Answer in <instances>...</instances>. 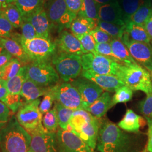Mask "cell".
Returning a JSON list of instances; mask_svg holds the SVG:
<instances>
[{
  "label": "cell",
  "mask_w": 152,
  "mask_h": 152,
  "mask_svg": "<svg viewBox=\"0 0 152 152\" xmlns=\"http://www.w3.org/2000/svg\"><path fill=\"white\" fill-rule=\"evenodd\" d=\"M71 84L76 87L81 99L82 108H87L103 93V90L95 83L80 76L71 81Z\"/></svg>",
  "instance_id": "obj_14"
},
{
  "label": "cell",
  "mask_w": 152,
  "mask_h": 152,
  "mask_svg": "<svg viewBox=\"0 0 152 152\" xmlns=\"http://www.w3.org/2000/svg\"><path fill=\"white\" fill-rule=\"evenodd\" d=\"M112 100V98L110 92H103L100 96L86 109L85 110L90 113L96 118L100 119L106 114L109 109L113 107Z\"/></svg>",
  "instance_id": "obj_21"
},
{
  "label": "cell",
  "mask_w": 152,
  "mask_h": 152,
  "mask_svg": "<svg viewBox=\"0 0 152 152\" xmlns=\"http://www.w3.org/2000/svg\"><path fill=\"white\" fill-rule=\"evenodd\" d=\"M55 101L73 110L83 109L80 95L71 83L64 82L51 87Z\"/></svg>",
  "instance_id": "obj_10"
},
{
  "label": "cell",
  "mask_w": 152,
  "mask_h": 152,
  "mask_svg": "<svg viewBox=\"0 0 152 152\" xmlns=\"http://www.w3.org/2000/svg\"><path fill=\"white\" fill-rule=\"evenodd\" d=\"M55 44L61 52L80 56L86 54L78 38L73 33L66 31L61 32Z\"/></svg>",
  "instance_id": "obj_17"
},
{
  "label": "cell",
  "mask_w": 152,
  "mask_h": 152,
  "mask_svg": "<svg viewBox=\"0 0 152 152\" xmlns=\"http://www.w3.org/2000/svg\"><path fill=\"white\" fill-rule=\"evenodd\" d=\"M31 136L19 123L15 115L0 130L1 152H28Z\"/></svg>",
  "instance_id": "obj_2"
},
{
  "label": "cell",
  "mask_w": 152,
  "mask_h": 152,
  "mask_svg": "<svg viewBox=\"0 0 152 152\" xmlns=\"http://www.w3.org/2000/svg\"><path fill=\"white\" fill-rule=\"evenodd\" d=\"M138 107L147 122H152V93L147 94L146 98L139 103Z\"/></svg>",
  "instance_id": "obj_39"
},
{
  "label": "cell",
  "mask_w": 152,
  "mask_h": 152,
  "mask_svg": "<svg viewBox=\"0 0 152 152\" xmlns=\"http://www.w3.org/2000/svg\"><path fill=\"white\" fill-rule=\"evenodd\" d=\"M98 5H104V4H106L109 2H113L115 0H94Z\"/></svg>",
  "instance_id": "obj_54"
},
{
  "label": "cell",
  "mask_w": 152,
  "mask_h": 152,
  "mask_svg": "<svg viewBox=\"0 0 152 152\" xmlns=\"http://www.w3.org/2000/svg\"><path fill=\"white\" fill-rule=\"evenodd\" d=\"M98 19L103 22L126 26L122 10L117 0L104 5H98Z\"/></svg>",
  "instance_id": "obj_15"
},
{
  "label": "cell",
  "mask_w": 152,
  "mask_h": 152,
  "mask_svg": "<svg viewBox=\"0 0 152 152\" xmlns=\"http://www.w3.org/2000/svg\"><path fill=\"white\" fill-rule=\"evenodd\" d=\"M98 4L94 0H82L81 9L77 16L90 18L98 22Z\"/></svg>",
  "instance_id": "obj_33"
},
{
  "label": "cell",
  "mask_w": 152,
  "mask_h": 152,
  "mask_svg": "<svg viewBox=\"0 0 152 152\" xmlns=\"http://www.w3.org/2000/svg\"><path fill=\"white\" fill-rule=\"evenodd\" d=\"M23 20L29 22L32 25L38 37L50 39L51 25L44 6Z\"/></svg>",
  "instance_id": "obj_18"
},
{
  "label": "cell",
  "mask_w": 152,
  "mask_h": 152,
  "mask_svg": "<svg viewBox=\"0 0 152 152\" xmlns=\"http://www.w3.org/2000/svg\"><path fill=\"white\" fill-rule=\"evenodd\" d=\"M27 78V67L26 65H23L16 76L6 81L9 93L20 94L23 85Z\"/></svg>",
  "instance_id": "obj_28"
},
{
  "label": "cell",
  "mask_w": 152,
  "mask_h": 152,
  "mask_svg": "<svg viewBox=\"0 0 152 152\" xmlns=\"http://www.w3.org/2000/svg\"><path fill=\"white\" fill-rule=\"evenodd\" d=\"M20 94L9 93L6 96L4 103L14 113H16L23 105Z\"/></svg>",
  "instance_id": "obj_41"
},
{
  "label": "cell",
  "mask_w": 152,
  "mask_h": 152,
  "mask_svg": "<svg viewBox=\"0 0 152 152\" xmlns=\"http://www.w3.org/2000/svg\"><path fill=\"white\" fill-rule=\"evenodd\" d=\"M20 28L23 38L26 39H32L37 37L34 28L29 22L24 21Z\"/></svg>",
  "instance_id": "obj_46"
},
{
  "label": "cell",
  "mask_w": 152,
  "mask_h": 152,
  "mask_svg": "<svg viewBox=\"0 0 152 152\" xmlns=\"http://www.w3.org/2000/svg\"><path fill=\"white\" fill-rule=\"evenodd\" d=\"M1 11H2V9H1V7H0V13L1 12Z\"/></svg>",
  "instance_id": "obj_58"
},
{
  "label": "cell",
  "mask_w": 152,
  "mask_h": 152,
  "mask_svg": "<svg viewBox=\"0 0 152 152\" xmlns=\"http://www.w3.org/2000/svg\"><path fill=\"white\" fill-rule=\"evenodd\" d=\"M54 108L56 110L59 125L60 129L66 130L69 121L74 110L66 108L60 103L55 101Z\"/></svg>",
  "instance_id": "obj_34"
},
{
  "label": "cell",
  "mask_w": 152,
  "mask_h": 152,
  "mask_svg": "<svg viewBox=\"0 0 152 152\" xmlns=\"http://www.w3.org/2000/svg\"><path fill=\"white\" fill-rule=\"evenodd\" d=\"M133 91L127 87V86H124L118 88L112 97V106L115 104L121 103H127L132 98Z\"/></svg>",
  "instance_id": "obj_38"
},
{
  "label": "cell",
  "mask_w": 152,
  "mask_h": 152,
  "mask_svg": "<svg viewBox=\"0 0 152 152\" xmlns=\"http://www.w3.org/2000/svg\"><path fill=\"white\" fill-rule=\"evenodd\" d=\"M95 50H96V53H98L99 54L103 55L104 56H106L119 63H121L119 60L117 59V58L115 57V56L113 54L110 43H102V44L96 43Z\"/></svg>",
  "instance_id": "obj_43"
},
{
  "label": "cell",
  "mask_w": 152,
  "mask_h": 152,
  "mask_svg": "<svg viewBox=\"0 0 152 152\" xmlns=\"http://www.w3.org/2000/svg\"><path fill=\"white\" fill-rule=\"evenodd\" d=\"M51 27L59 31L70 28L71 24L77 15L69 9L64 0H48L44 5Z\"/></svg>",
  "instance_id": "obj_7"
},
{
  "label": "cell",
  "mask_w": 152,
  "mask_h": 152,
  "mask_svg": "<svg viewBox=\"0 0 152 152\" xmlns=\"http://www.w3.org/2000/svg\"><path fill=\"white\" fill-rule=\"evenodd\" d=\"M125 33L132 41L148 44L151 43L152 41L143 26L129 22L126 25Z\"/></svg>",
  "instance_id": "obj_26"
},
{
  "label": "cell",
  "mask_w": 152,
  "mask_h": 152,
  "mask_svg": "<svg viewBox=\"0 0 152 152\" xmlns=\"http://www.w3.org/2000/svg\"><path fill=\"white\" fill-rule=\"evenodd\" d=\"M2 69H3V67L0 68V84H1V76H2Z\"/></svg>",
  "instance_id": "obj_55"
},
{
  "label": "cell",
  "mask_w": 152,
  "mask_h": 152,
  "mask_svg": "<svg viewBox=\"0 0 152 152\" xmlns=\"http://www.w3.org/2000/svg\"><path fill=\"white\" fill-rule=\"evenodd\" d=\"M22 63L18 59L13 58L6 64L2 69V80L7 81L16 76L22 67Z\"/></svg>",
  "instance_id": "obj_36"
},
{
  "label": "cell",
  "mask_w": 152,
  "mask_h": 152,
  "mask_svg": "<svg viewBox=\"0 0 152 152\" xmlns=\"http://www.w3.org/2000/svg\"><path fill=\"white\" fill-rule=\"evenodd\" d=\"M0 152H1V151H0Z\"/></svg>",
  "instance_id": "obj_60"
},
{
  "label": "cell",
  "mask_w": 152,
  "mask_h": 152,
  "mask_svg": "<svg viewBox=\"0 0 152 152\" xmlns=\"http://www.w3.org/2000/svg\"><path fill=\"white\" fill-rule=\"evenodd\" d=\"M12 3H14V0H0V7L2 9Z\"/></svg>",
  "instance_id": "obj_53"
},
{
  "label": "cell",
  "mask_w": 152,
  "mask_h": 152,
  "mask_svg": "<svg viewBox=\"0 0 152 152\" xmlns=\"http://www.w3.org/2000/svg\"><path fill=\"white\" fill-rule=\"evenodd\" d=\"M82 71L98 75L117 76L122 64L98 53H87L81 56Z\"/></svg>",
  "instance_id": "obj_8"
},
{
  "label": "cell",
  "mask_w": 152,
  "mask_h": 152,
  "mask_svg": "<svg viewBox=\"0 0 152 152\" xmlns=\"http://www.w3.org/2000/svg\"><path fill=\"white\" fill-rule=\"evenodd\" d=\"M90 33L97 44L110 43L113 39L107 33L104 32L98 27L95 28Z\"/></svg>",
  "instance_id": "obj_45"
},
{
  "label": "cell",
  "mask_w": 152,
  "mask_h": 152,
  "mask_svg": "<svg viewBox=\"0 0 152 152\" xmlns=\"http://www.w3.org/2000/svg\"><path fill=\"white\" fill-rule=\"evenodd\" d=\"M12 58V56L6 50H4L0 54V68L4 67Z\"/></svg>",
  "instance_id": "obj_49"
},
{
  "label": "cell",
  "mask_w": 152,
  "mask_h": 152,
  "mask_svg": "<svg viewBox=\"0 0 152 152\" xmlns=\"http://www.w3.org/2000/svg\"><path fill=\"white\" fill-rule=\"evenodd\" d=\"M56 134L60 152H94L85 141L72 132L60 128Z\"/></svg>",
  "instance_id": "obj_13"
},
{
  "label": "cell",
  "mask_w": 152,
  "mask_h": 152,
  "mask_svg": "<svg viewBox=\"0 0 152 152\" xmlns=\"http://www.w3.org/2000/svg\"><path fill=\"white\" fill-rule=\"evenodd\" d=\"M95 117L84 109L74 110L69 121V125L71 127V132L80 128L87 121L93 120Z\"/></svg>",
  "instance_id": "obj_30"
},
{
  "label": "cell",
  "mask_w": 152,
  "mask_h": 152,
  "mask_svg": "<svg viewBox=\"0 0 152 152\" xmlns=\"http://www.w3.org/2000/svg\"><path fill=\"white\" fill-rule=\"evenodd\" d=\"M110 44L113 54L121 64L129 65L137 63L121 39L113 38Z\"/></svg>",
  "instance_id": "obj_25"
},
{
  "label": "cell",
  "mask_w": 152,
  "mask_h": 152,
  "mask_svg": "<svg viewBox=\"0 0 152 152\" xmlns=\"http://www.w3.org/2000/svg\"><path fill=\"white\" fill-rule=\"evenodd\" d=\"M11 38L20 44L31 62L50 61L56 53V44L50 39L37 37L32 39H26L21 34L14 33Z\"/></svg>",
  "instance_id": "obj_3"
},
{
  "label": "cell",
  "mask_w": 152,
  "mask_h": 152,
  "mask_svg": "<svg viewBox=\"0 0 152 152\" xmlns=\"http://www.w3.org/2000/svg\"><path fill=\"white\" fill-rule=\"evenodd\" d=\"M144 122V120L141 117L130 109L126 111L125 116L118 124V126L127 132L137 133Z\"/></svg>",
  "instance_id": "obj_23"
},
{
  "label": "cell",
  "mask_w": 152,
  "mask_h": 152,
  "mask_svg": "<svg viewBox=\"0 0 152 152\" xmlns=\"http://www.w3.org/2000/svg\"><path fill=\"white\" fill-rule=\"evenodd\" d=\"M152 16V7L148 4H142L139 9L131 16L129 22L136 24L144 26L147 20Z\"/></svg>",
  "instance_id": "obj_32"
},
{
  "label": "cell",
  "mask_w": 152,
  "mask_h": 152,
  "mask_svg": "<svg viewBox=\"0 0 152 152\" xmlns=\"http://www.w3.org/2000/svg\"><path fill=\"white\" fill-rule=\"evenodd\" d=\"M28 152H32V151H28Z\"/></svg>",
  "instance_id": "obj_59"
},
{
  "label": "cell",
  "mask_w": 152,
  "mask_h": 152,
  "mask_svg": "<svg viewBox=\"0 0 152 152\" xmlns=\"http://www.w3.org/2000/svg\"><path fill=\"white\" fill-rule=\"evenodd\" d=\"M8 94L9 91L6 86L5 81L1 80L0 84V102L4 103Z\"/></svg>",
  "instance_id": "obj_51"
},
{
  "label": "cell",
  "mask_w": 152,
  "mask_h": 152,
  "mask_svg": "<svg viewBox=\"0 0 152 152\" xmlns=\"http://www.w3.org/2000/svg\"><path fill=\"white\" fill-rule=\"evenodd\" d=\"M51 63L64 82L72 81L81 75V56L66 54L59 51L53 56Z\"/></svg>",
  "instance_id": "obj_5"
},
{
  "label": "cell",
  "mask_w": 152,
  "mask_h": 152,
  "mask_svg": "<svg viewBox=\"0 0 152 152\" xmlns=\"http://www.w3.org/2000/svg\"><path fill=\"white\" fill-rule=\"evenodd\" d=\"M5 49H4V48H3V46H2V45L0 44V54Z\"/></svg>",
  "instance_id": "obj_56"
},
{
  "label": "cell",
  "mask_w": 152,
  "mask_h": 152,
  "mask_svg": "<svg viewBox=\"0 0 152 152\" xmlns=\"http://www.w3.org/2000/svg\"><path fill=\"white\" fill-rule=\"evenodd\" d=\"M64 1L69 9L77 15L81 9L82 0H64Z\"/></svg>",
  "instance_id": "obj_48"
},
{
  "label": "cell",
  "mask_w": 152,
  "mask_h": 152,
  "mask_svg": "<svg viewBox=\"0 0 152 152\" xmlns=\"http://www.w3.org/2000/svg\"><path fill=\"white\" fill-rule=\"evenodd\" d=\"M78 38L80 40L86 54L96 53L95 50L96 42L90 33L85 34Z\"/></svg>",
  "instance_id": "obj_40"
},
{
  "label": "cell",
  "mask_w": 152,
  "mask_h": 152,
  "mask_svg": "<svg viewBox=\"0 0 152 152\" xmlns=\"http://www.w3.org/2000/svg\"><path fill=\"white\" fill-rule=\"evenodd\" d=\"M46 0H14V4L19 9L23 19L44 7Z\"/></svg>",
  "instance_id": "obj_27"
},
{
  "label": "cell",
  "mask_w": 152,
  "mask_h": 152,
  "mask_svg": "<svg viewBox=\"0 0 152 152\" xmlns=\"http://www.w3.org/2000/svg\"><path fill=\"white\" fill-rule=\"evenodd\" d=\"M99 126L100 120L95 117L91 121L85 122L72 132L80 137L92 150H94L96 147Z\"/></svg>",
  "instance_id": "obj_19"
},
{
  "label": "cell",
  "mask_w": 152,
  "mask_h": 152,
  "mask_svg": "<svg viewBox=\"0 0 152 152\" xmlns=\"http://www.w3.org/2000/svg\"><path fill=\"white\" fill-rule=\"evenodd\" d=\"M28 132L31 136L29 151L33 152H60L56 132L46 130L43 125Z\"/></svg>",
  "instance_id": "obj_9"
},
{
  "label": "cell",
  "mask_w": 152,
  "mask_h": 152,
  "mask_svg": "<svg viewBox=\"0 0 152 152\" xmlns=\"http://www.w3.org/2000/svg\"><path fill=\"white\" fill-rule=\"evenodd\" d=\"M96 21L90 18L77 16L71 24V33L76 37L79 38L82 36L90 32L95 28Z\"/></svg>",
  "instance_id": "obj_24"
},
{
  "label": "cell",
  "mask_w": 152,
  "mask_h": 152,
  "mask_svg": "<svg viewBox=\"0 0 152 152\" xmlns=\"http://www.w3.org/2000/svg\"><path fill=\"white\" fill-rule=\"evenodd\" d=\"M144 27L145 28L147 33L152 41V16L147 20Z\"/></svg>",
  "instance_id": "obj_52"
},
{
  "label": "cell",
  "mask_w": 152,
  "mask_h": 152,
  "mask_svg": "<svg viewBox=\"0 0 152 152\" xmlns=\"http://www.w3.org/2000/svg\"></svg>",
  "instance_id": "obj_61"
},
{
  "label": "cell",
  "mask_w": 152,
  "mask_h": 152,
  "mask_svg": "<svg viewBox=\"0 0 152 152\" xmlns=\"http://www.w3.org/2000/svg\"><path fill=\"white\" fill-rule=\"evenodd\" d=\"M117 77L132 91L152 93V81L149 71L139 64H122Z\"/></svg>",
  "instance_id": "obj_4"
},
{
  "label": "cell",
  "mask_w": 152,
  "mask_h": 152,
  "mask_svg": "<svg viewBox=\"0 0 152 152\" xmlns=\"http://www.w3.org/2000/svg\"><path fill=\"white\" fill-rule=\"evenodd\" d=\"M50 87L39 86L27 78L23 85L20 95L26 100V103H29L44 96L50 90Z\"/></svg>",
  "instance_id": "obj_22"
},
{
  "label": "cell",
  "mask_w": 152,
  "mask_h": 152,
  "mask_svg": "<svg viewBox=\"0 0 152 152\" xmlns=\"http://www.w3.org/2000/svg\"><path fill=\"white\" fill-rule=\"evenodd\" d=\"M14 27L5 16L0 13V37L11 38Z\"/></svg>",
  "instance_id": "obj_42"
},
{
  "label": "cell",
  "mask_w": 152,
  "mask_h": 152,
  "mask_svg": "<svg viewBox=\"0 0 152 152\" xmlns=\"http://www.w3.org/2000/svg\"><path fill=\"white\" fill-rule=\"evenodd\" d=\"M40 100L24 104L16 113L19 123L26 130H33L42 125V114L39 109Z\"/></svg>",
  "instance_id": "obj_11"
},
{
  "label": "cell",
  "mask_w": 152,
  "mask_h": 152,
  "mask_svg": "<svg viewBox=\"0 0 152 152\" xmlns=\"http://www.w3.org/2000/svg\"><path fill=\"white\" fill-rule=\"evenodd\" d=\"M0 44L2 45L4 49L15 58L19 60L23 65H27L31 63L20 44L15 39L11 38L0 37Z\"/></svg>",
  "instance_id": "obj_20"
},
{
  "label": "cell",
  "mask_w": 152,
  "mask_h": 152,
  "mask_svg": "<svg viewBox=\"0 0 152 152\" xmlns=\"http://www.w3.org/2000/svg\"><path fill=\"white\" fill-rule=\"evenodd\" d=\"M97 27L107 33L113 38L121 39L125 32L126 26H120L114 23L98 20Z\"/></svg>",
  "instance_id": "obj_31"
},
{
  "label": "cell",
  "mask_w": 152,
  "mask_h": 152,
  "mask_svg": "<svg viewBox=\"0 0 152 152\" xmlns=\"http://www.w3.org/2000/svg\"><path fill=\"white\" fill-rule=\"evenodd\" d=\"M137 63L152 72V46L151 44L136 42L130 39L125 33L121 39Z\"/></svg>",
  "instance_id": "obj_12"
},
{
  "label": "cell",
  "mask_w": 152,
  "mask_h": 152,
  "mask_svg": "<svg viewBox=\"0 0 152 152\" xmlns=\"http://www.w3.org/2000/svg\"><path fill=\"white\" fill-rule=\"evenodd\" d=\"M55 102L54 96L51 90V87L48 92L45 95L44 98L39 105V109L42 114H46L49 110H50Z\"/></svg>",
  "instance_id": "obj_44"
},
{
  "label": "cell",
  "mask_w": 152,
  "mask_h": 152,
  "mask_svg": "<svg viewBox=\"0 0 152 152\" xmlns=\"http://www.w3.org/2000/svg\"><path fill=\"white\" fill-rule=\"evenodd\" d=\"M148 125L147 152H152V122H147Z\"/></svg>",
  "instance_id": "obj_50"
},
{
  "label": "cell",
  "mask_w": 152,
  "mask_h": 152,
  "mask_svg": "<svg viewBox=\"0 0 152 152\" xmlns=\"http://www.w3.org/2000/svg\"><path fill=\"white\" fill-rule=\"evenodd\" d=\"M96 148L100 152H136V137L108 120H101Z\"/></svg>",
  "instance_id": "obj_1"
},
{
  "label": "cell",
  "mask_w": 152,
  "mask_h": 152,
  "mask_svg": "<svg viewBox=\"0 0 152 152\" xmlns=\"http://www.w3.org/2000/svg\"><path fill=\"white\" fill-rule=\"evenodd\" d=\"M144 3L142 0H121L120 6L126 24L129 22L131 16L144 4Z\"/></svg>",
  "instance_id": "obj_35"
},
{
  "label": "cell",
  "mask_w": 152,
  "mask_h": 152,
  "mask_svg": "<svg viewBox=\"0 0 152 152\" xmlns=\"http://www.w3.org/2000/svg\"><path fill=\"white\" fill-rule=\"evenodd\" d=\"M10 110L5 104L0 102V130L10 119Z\"/></svg>",
  "instance_id": "obj_47"
},
{
  "label": "cell",
  "mask_w": 152,
  "mask_h": 152,
  "mask_svg": "<svg viewBox=\"0 0 152 152\" xmlns=\"http://www.w3.org/2000/svg\"><path fill=\"white\" fill-rule=\"evenodd\" d=\"M81 76L95 83L103 90L108 92H115L125 84L117 76L98 75L90 72H82Z\"/></svg>",
  "instance_id": "obj_16"
},
{
  "label": "cell",
  "mask_w": 152,
  "mask_h": 152,
  "mask_svg": "<svg viewBox=\"0 0 152 152\" xmlns=\"http://www.w3.org/2000/svg\"><path fill=\"white\" fill-rule=\"evenodd\" d=\"M42 125L46 130L50 132H56L58 130L59 126V121L54 107L45 114L42 117Z\"/></svg>",
  "instance_id": "obj_37"
},
{
  "label": "cell",
  "mask_w": 152,
  "mask_h": 152,
  "mask_svg": "<svg viewBox=\"0 0 152 152\" xmlns=\"http://www.w3.org/2000/svg\"><path fill=\"white\" fill-rule=\"evenodd\" d=\"M151 79H152V72H151Z\"/></svg>",
  "instance_id": "obj_57"
},
{
  "label": "cell",
  "mask_w": 152,
  "mask_h": 152,
  "mask_svg": "<svg viewBox=\"0 0 152 152\" xmlns=\"http://www.w3.org/2000/svg\"><path fill=\"white\" fill-rule=\"evenodd\" d=\"M2 14L11 23L14 28L21 27L24 22L22 14L16 6L12 3L1 9Z\"/></svg>",
  "instance_id": "obj_29"
},
{
  "label": "cell",
  "mask_w": 152,
  "mask_h": 152,
  "mask_svg": "<svg viewBox=\"0 0 152 152\" xmlns=\"http://www.w3.org/2000/svg\"><path fill=\"white\" fill-rule=\"evenodd\" d=\"M27 78L42 87H53L60 77L50 61H33L26 65Z\"/></svg>",
  "instance_id": "obj_6"
}]
</instances>
